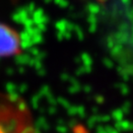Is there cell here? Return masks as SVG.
<instances>
[{"label":"cell","instance_id":"cell-1","mask_svg":"<svg viewBox=\"0 0 133 133\" xmlns=\"http://www.w3.org/2000/svg\"><path fill=\"white\" fill-rule=\"evenodd\" d=\"M0 133H36L28 114L21 109H0Z\"/></svg>","mask_w":133,"mask_h":133},{"label":"cell","instance_id":"cell-2","mask_svg":"<svg viewBox=\"0 0 133 133\" xmlns=\"http://www.w3.org/2000/svg\"><path fill=\"white\" fill-rule=\"evenodd\" d=\"M21 37L8 25L0 23V57H9L21 52Z\"/></svg>","mask_w":133,"mask_h":133}]
</instances>
